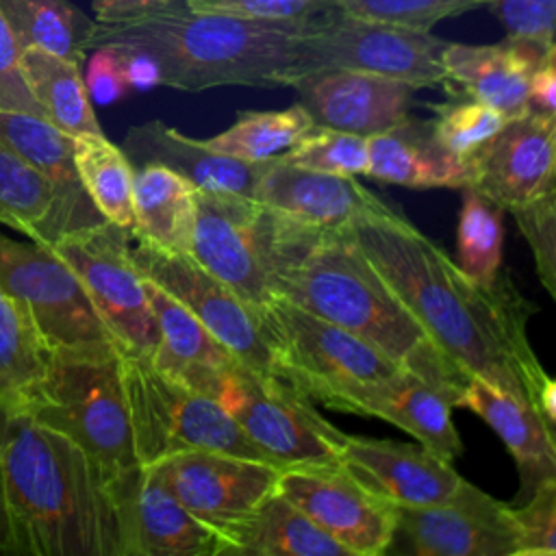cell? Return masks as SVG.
Returning a JSON list of instances; mask_svg holds the SVG:
<instances>
[{
    "label": "cell",
    "mask_w": 556,
    "mask_h": 556,
    "mask_svg": "<svg viewBox=\"0 0 556 556\" xmlns=\"http://www.w3.org/2000/svg\"><path fill=\"white\" fill-rule=\"evenodd\" d=\"M345 232L465 376L513 393L556 426V382L526 332L536 306L506 271L489 287L476 285L397 208L363 215Z\"/></svg>",
    "instance_id": "6da1fadb"
},
{
    "label": "cell",
    "mask_w": 556,
    "mask_h": 556,
    "mask_svg": "<svg viewBox=\"0 0 556 556\" xmlns=\"http://www.w3.org/2000/svg\"><path fill=\"white\" fill-rule=\"evenodd\" d=\"M306 20L243 17L193 9L180 0L124 22H96L89 50L109 46L146 54L159 70V85L180 91L291 87L300 76Z\"/></svg>",
    "instance_id": "7a4b0ae2"
},
{
    "label": "cell",
    "mask_w": 556,
    "mask_h": 556,
    "mask_svg": "<svg viewBox=\"0 0 556 556\" xmlns=\"http://www.w3.org/2000/svg\"><path fill=\"white\" fill-rule=\"evenodd\" d=\"M0 471L17 556H122L109 480L74 441L4 415Z\"/></svg>",
    "instance_id": "3957f363"
},
{
    "label": "cell",
    "mask_w": 556,
    "mask_h": 556,
    "mask_svg": "<svg viewBox=\"0 0 556 556\" xmlns=\"http://www.w3.org/2000/svg\"><path fill=\"white\" fill-rule=\"evenodd\" d=\"M285 298L374 345L397 367L443 389L454 406L465 376L424 332L345 230H326L280 276Z\"/></svg>",
    "instance_id": "277c9868"
},
{
    "label": "cell",
    "mask_w": 556,
    "mask_h": 556,
    "mask_svg": "<svg viewBox=\"0 0 556 556\" xmlns=\"http://www.w3.org/2000/svg\"><path fill=\"white\" fill-rule=\"evenodd\" d=\"M324 232L254 198L195 189L189 254L258 311L276 298L282 271Z\"/></svg>",
    "instance_id": "5b68a950"
},
{
    "label": "cell",
    "mask_w": 556,
    "mask_h": 556,
    "mask_svg": "<svg viewBox=\"0 0 556 556\" xmlns=\"http://www.w3.org/2000/svg\"><path fill=\"white\" fill-rule=\"evenodd\" d=\"M24 415L74 441L109 482L139 467L117 348L48 350Z\"/></svg>",
    "instance_id": "8992f818"
},
{
    "label": "cell",
    "mask_w": 556,
    "mask_h": 556,
    "mask_svg": "<svg viewBox=\"0 0 556 556\" xmlns=\"http://www.w3.org/2000/svg\"><path fill=\"white\" fill-rule=\"evenodd\" d=\"M122 380L139 465L187 450L269 463L219 400L161 374L148 358L122 354Z\"/></svg>",
    "instance_id": "52a82bcc"
},
{
    "label": "cell",
    "mask_w": 556,
    "mask_h": 556,
    "mask_svg": "<svg viewBox=\"0 0 556 556\" xmlns=\"http://www.w3.org/2000/svg\"><path fill=\"white\" fill-rule=\"evenodd\" d=\"M445 43L430 30L330 7L306 20L300 43V76L317 70H356L404 80L417 89L445 87L447 74L441 61Z\"/></svg>",
    "instance_id": "ba28073f"
},
{
    "label": "cell",
    "mask_w": 556,
    "mask_h": 556,
    "mask_svg": "<svg viewBox=\"0 0 556 556\" xmlns=\"http://www.w3.org/2000/svg\"><path fill=\"white\" fill-rule=\"evenodd\" d=\"M258 313L271 334L278 378L313 404L328 408L343 391L400 369L354 332L285 298H274Z\"/></svg>",
    "instance_id": "9c48e42d"
},
{
    "label": "cell",
    "mask_w": 556,
    "mask_h": 556,
    "mask_svg": "<svg viewBox=\"0 0 556 556\" xmlns=\"http://www.w3.org/2000/svg\"><path fill=\"white\" fill-rule=\"evenodd\" d=\"M248 439L278 467H339L343 430L326 421L315 404L287 382L256 374L241 363L215 395Z\"/></svg>",
    "instance_id": "30bf717a"
},
{
    "label": "cell",
    "mask_w": 556,
    "mask_h": 556,
    "mask_svg": "<svg viewBox=\"0 0 556 556\" xmlns=\"http://www.w3.org/2000/svg\"><path fill=\"white\" fill-rule=\"evenodd\" d=\"M0 287L26 311L46 350L117 348L83 282L50 245L0 230Z\"/></svg>",
    "instance_id": "8fae6325"
},
{
    "label": "cell",
    "mask_w": 556,
    "mask_h": 556,
    "mask_svg": "<svg viewBox=\"0 0 556 556\" xmlns=\"http://www.w3.org/2000/svg\"><path fill=\"white\" fill-rule=\"evenodd\" d=\"M50 250L78 276L117 350L150 361L159 345V328L143 276L130 254V232L102 222L59 237Z\"/></svg>",
    "instance_id": "7c38bea8"
},
{
    "label": "cell",
    "mask_w": 556,
    "mask_h": 556,
    "mask_svg": "<svg viewBox=\"0 0 556 556\" xmlns=\"http://www.w3.org/2000/svg\"><path fill=\"white\" fill-rule=\"evenodd\" d=\"M132 241L130 254L143 278L185 304L243 367L278 378L271 334L254 306L206 271L191 254L167 252L139 239Z\"/></svg>",
    "instance_id": "4fadbf2b"
},
{
    "label": "cell",
    "mask_w": 556,
    "mask_h": 556,
    "mask_svg": "<svg viewBox=\"0 0 556 556\" xmlns=\"http://www.w3.org/2000/svg\"><path fill=\"white\" fill-rule=\"evenodd\" d=\"M161 484L204 526L226 534L276 491L282 467L228 452L187 450L152 465Z\"/></svg>",
    "instance_id": "5bb4252c"
},
{
    "label": "cell",
    "mask_w": 556,
    "mask_h": 556,
    "mask_svg": "<svg viewBox=\"0 0 556 556\" xmlns=\"http://www.w3.org/2000/svg\"><path fill=\"white\" fill-rule=\"evenodd\" d=\"M393 543L415 556H515L517 528L510 504L463 478L439 504L395 506Z\"/></svg>",
    "instance_id": "9a60e30c"
},
{
    "label": "cell",
    "mask_w": 556,
    "mask_h": 556,
    "mask_svg": "<svg viewBox=\"0 0 556 556\" xmlns=\"http://www.w3.org/2000/svg\"><path fill=\"white\" fill-rule=\"evenodd\" d=\"M276 491L350 556H380L391 547L395 506L369 493L341 467H282Z\"/></svg>",
    "instance_id": "2e32d148"
},
{
    "label": "cell",
    "mask_w": 556,
    "mask_h": 556,
    "mask_svg": "<svg viewBox=\"0 0 556 556\" xmlns=\"http://www.w3.org/2000/svg\"><path fill=\"white\" fill-rule=\"evenodd\" d=\"M122 556H217L219 536L139 465L109 482Z\"/></svg>",
    "instance_id": "e0dca14e"
},
{
    "label": "cell",
    "mask_w": 556,
    "mask_h": 556,
    "mask_svg": "<svg viewBox=\"0 0 556 556\" xmlns=\"http://www.w3.org/2000/svg\"><path fill=\"white\" fill-rule=\"evenodd\" d=\"M556 115L523 113L465 159L467 185L491 198L504 211L556 189Z\"/></svg>",
    "instance_id": "ac0fdd59"
},
{
    "label": "cell",
    "mask_w": 556,
    "mask_h": 556,
    "mask_svg": "<svg viewBox=\"0 0 556 556\" xmlns=\"http://www.w3.org/2000/svg\"><path fill=\"white\" fill-rule=\"evenodd\" d=\"M339 467L361 486L393 506H428L447 500L463 476L450 460L421 443L345 434L337 447Z\"/></svg>",
    "instance_id": "d6986e66"
},
{
    "label": "cell",
    "mask_w": 556,
    "mask_h": 556,
    "mask_svg": "<svg viewBox=\"0 0 556 556\" xmlns=\"http://www.w3.org/2000/svg\"><path fill=\"white\" fill-rule=\"evenodd\" d=\"M315 126L371 137L410 113L417 87L356 70H317L291 83Z\"/></svg>",
    "instance_id": "ffe728a7"
},
{
    "label": "cell",
    "mask_w": 556,
    "mask_h": 556,
    "mask_svg": "<svg viewBox=\"0 0 556 556\" xmlns=\"http://www.w3.org/2000/svg\"><path fill=\"white\" fill-rule=\"evenodd\" d=\"M328 408L389 421L450 463L463 454L452 421L454 400L408 369L400 367L387 378L356 384L337 395Z\"/></svg>",
    "instance_id": "44dd1931"
},
{
    "label": "cell",
    "mask_w": 556,
    "mask_h": 556,
    "mask_svg": "<svg viewBox=\"0 0 556 556\" xmlns=\"http://www.w3.org/2000/svg\"><path fill=\"white\" fill-rule=\"evenodd\" d=\"M252 198L269 208L321 230H345L369 213L395 211L354 176H337L306 169L285 161H269L261 172Z\"/></svg>",
    "instance_id": "7402d4cb"
},
{
    "label": "cell",
    "mask_w": 556,
    "mask_h": 556,
    "mask_svg": "<svg viewBox=\"0 0 556 556\" xmlns=\"http://www.w3.org/2000/svg\"><path fill=\"white\" fill-rule=\"evenodd\" d=\"M0 139L11 146L52 189L54 208L48 243L59 237L106 222L80 185L74 163V137L41 115L0 111Z\"/></svg>",
    "instance_id": "603a6c76"
},
{
    "label": "cell",
    "mask_w": 556,
    "mask_h": 556,
    "mask_svg": "<svg viewBox=\"0 0 556 556\" xmlns=\"http://www.w3.org/2000/svg\"><path fill=\"white\" fill-rule=\"evenodd\" d=\"M554 48L508 37L500 43L471 46L447 41L441 54L447 85L456 96H469L500 111L506 119L528 113V83L532 70Z\"/></svg>",
    "instance_id": "cb8c5ba5"
},
{
    "label": "cell",
    "mask_w": 556,
    "mask_h": 556,
    "mask_svg": "<svg viewBox=\"0 0 556 556\" xmlns=\"http://www.w3.org/2000/svg\"><path fill=\"white\" fill-rule=\"evenodd\" d=\"M143 289L159 328V345L150 363L161 374L215 397L224 376L239 365V361L165 289L148 278H143Z\"/></svg>",
    "instance_id": "d4e9b609"
},
{
    "label": "cell",
    "mask_w": 556,
    "mask_h": 556,
    "mask_svg": "<svg viewBox=\"0 0 556 556\" xmlns=\"http://www.w3.org/2000/svg\"><path fill=\"white\" fill-rule=\"evenodd\" d=\"M122 152L132 167L156 163L185 176L195 189L248 198H252L254 185L269 163L232 159L208 148L206 141L191 139L159 119L128 128L122 141Z\"/></svg>",
    "instance_id": "484cf974"
},
{
    "label": "cell",
    "mask_w": 556,
    "mask_h": 556,
    "mask_svg": "<svg viewBox=\"0 0 556 556\" xmlns=\"http://www.w3.org/2000/svg\"><path fill=\"white\" fill-rule=\"evenodd\" d=\"M456 406L476 413L515 458L521 486L513 504L532 495L543 482L556 480L554 428L530 404L482 378H469Z\"/></svg>",
    "instance_id": "4316f807"
},
{
    "label": "cell",
    "mask_w": 556,
    "mask_h": 556,
    "mask_svg": "<svg viewBox=\"0 0 556 556\" xmlns=\"http://www.w3.org/2000/svg\"><path fill=\"white\" fill-rule=\"evenodd\" d=\"M369 178L413 189H463L469 180L465 159L445 150L432 130V119L406 117L397 126L367 137Z\"/></svg>",
    "instance_id": "83f0119b"
},
{
    "label": "cell",
    "mask_w": 556,
    "mask_h": 556,
    "mask_svg": "<svg viewBox=\"0 0 556 556\" xmlns=\"http://www.w3.org/2000/svg\"><path fill=\"white\" fill-rule=\"evenodd\" d=\"M217 556H350L278 491L219 536Z\"/></svg>",
    "instance_id": "f1b7e54d"
},
{
    "label": "cell",
    "mask_w": 556,
    "mask_h": 556,
    "mask_svg": "<svg viewBox=\"0 0 556 556\" xmlns=\"http://www.w3.org/2000/svg\"><path fill=\"white\" fill-rule=\"evenodd\" d=\"M195 224V185L169 167H132L130 237L167 252H191Z\"/></svg>",
    "instance_id": "f546056e"
},
{
    "label": "cell",
    "mask_w": 556,
    "mask_h": 556,
    "mask_svg": "<svg viewBox=\"0 0 556 556\" xmlns=\"http://www.w3.org/2000/svg\"><path fill=\"white\" fill-rule=\"evenodd\" d=\"M22 70L43 117L72 137L100 135L80 65L43 48L22 50Z\"/></svg>",
    "instance_id": "4dcf8cb0"
},
{
    "label": "cell",
    "mask_w": 556,
    "mask_h": 556,
    "mask_svg": "<svg viewBox=\"0 0 556 556\" xmlns=\"http://www.w3.org/2000/svg\"><path fill=\"white\" fill-rule=\"evenodd\" d=\"M48 365V350L26 311L0 287V413L24 415Z\"/></svg>",
    "instance_id": "1f68e13d"
},
{
    "label": "cell",
    "mask_w": 556,
    "mask_h": 556,
    "mask_svg": "<svg viewBox=\"0 0 556 556\" xmlns=\"http://www.w3.org/2000/svg\"><path fill=\"white\" fill-rule=\"evenodd\" d=\"M0 13L24 48H43L74 63L89 52L93 20L70 0H0Z\"/></svg>",
    "instance_id": "d6a6232c"
},
{
    "label": "cell",
    "mask_w": 556,
    "mask_h": 556,
    "mask_svg": "<svg viewBox=\"0 0 556 556\" xmlns=\"http://www.w3.org/2000/svg\"><path fill=\"white\" fill-rule=\"evenodd\" d=\"M74 163L96 211L113 226L132 230V165L104 132L74 137Z\"/></svg>",
    "instance_id": "836d02e7"
},
{
    "label": "cell",
    "mask_w": 556,
    "mask_h": 556,
    "mask_svg": "<svg viewBox=\"0 0 556 556\" xmlns=\"http://www.w3.org/2000/svg\"><path fill=\"white\" fill-rule=\"evenodd\" d=\"M313 126L306 109L295 102L282 111H241L230 128L204 141L232 159L267 163L282 156Z\"/></svg>",
    "instance_id": "e575fe53"
},
{
    "label": "cell",
    "mask_w": 556,
    "mask_h": 556,
    "mask_svg": "<svg viewBox=\"0 0 556 556\" xmlns=\"http://www.w3.org/2000/svg\"><path fill=\"white\" fill-rule=\"evenodd\" d=\"M456 228V265L476 285L489 287L502 274L504 208L465 185Z\"/></svg>",
    "instance_id": "d590c367"
},
{
    "label": "cell",
    "mask_w": 556,
    "mask_h": 556,
    "mask_svg": "<svg viewBox=\"0 0 556 556\" xmlns=\"http://www.w3.org/2000/svg\"><path fill=\"white\" fill-rule=\"evenodd\" d=\"M54 195L46 178L0 139V224L48 243Z\"/></svg>",
    "instance_id": "8d00e7d4"
},
{
    "label": "cell",
    "mask_w": 556,
    "mask_h": 556,
    "mask_svg": "<svg viewBox=\"0 0 556 556\" xmlns=\"http://www.w3.org/2000/svg\"><path fill=\"white\" fill-rule=\"evenodd\" d=\"M282 159L315 172L358 176L367 174L369 146L363 135L313 126L282 154Z\"/></svg>",
    "instance_id": "74e56055"
},
{
    "label": "cell",
    "mask_w": 556,
    "mask_h": 556,
    "mask_svg": "<svg viewBox=\"0 0 556 556\" xmlns=\"http://www.w3.org/2000/svg\"><path fill=\"white\" fill-rule=\"evenodd\" d=\"M430 109L434 111V137L458 159L473 154L506 122V117L493 106L463 93L452 96L450 102L432 104Z\"/></svg>",
    "instance_id": "f35d334b"
},
{
    "label": "cell",
    "mask_w": 556,
    "mask_h": 556,
    "mask_svg": "<svg viewBox=\"0 0 556 556\" xmlns=\"http://www.w3.org/2000/svg\"><path fill=\"white\" fill-rule=\"evenodd\" d=\"M510 213L532 250L541 285L556 298V189L510 208Z\"/></svg>",
    "instance_id": "ab89813d"
},
{
    "label": "cell",
    "mask_w": 556,
    "mask_h": 556,
    "mask_svg": "<svg viewBox=\"0 0 556 556\" xmlns=\"http://www.w3.org/2000/svg\"><path fill=\"white\" fill-rule=\"evenodd\" d=\"M491 2L493 0H341L339 7L361 17L430 30V26L450 15L489 7Z\"/></svg>",
    "instance_id": "60d3db41"
},
{
    "label": "cell",
    "mask_w": 556,
    "mask_h": 556,
    "mask_svg": "<svg viewBox=\"0 0 556 556\" xmlns=\"http://www.w3.org/2000/svg\"><path fill=\"white\" fill-rule=\"evenodd\" d=\"M517 528L515 556H554L556 554V480L543 482L526 500L510 504Z\"/></svg>",
    "instance_id": "b9f144b4"
},
{
    "label": "cell",
    "mask_w": 556,
    "mask_h": 556,
    "mask_svg": "<svg viewBox=\"0 0 556 556\" xmlns=\"http://www.w3.org/2000/svg\"><path fill=\"white\" fill-rule=\"evenodd\" d=\"M489 9L500 17L508 37L554 48L556 0H493Z\"/></svg>",
    "instance_id": "7bdbcfd3"
},
{
    "label": "cell",
    "mask_w": 556,
    "mask_h": 556,
    "mask_svg": "<svg viewBox=\"0 0 556 556\" xmlns=\"http://www.w3.org/2000/svg\"><path fill=\"white\" fill-rule=\"evenodd\" d=\"M0 111H22L41 115L22 70V46L0 13Z\"/></svg>",
    "instance_id": "ee69618b"
},
{
    "label": "cell",
    "mask_w": 556,
    "mask_h": 556,
    "mask_svg": "<svg viewBox=\"0 0 556 556\" xmlns=\"http://www.w3.org/2000/svg\"><path fill=\"white\" fill-rule=\"evenodd\" d=\"M193 9L263 20H298L339 7L341 0H185Z\"/></svg>",
    "instance_id": "f6af8a7d"
},
{
    "label": "cell",
    "mask_w": 556,
    "mask_h": 556,
    "mask_svg": "<svg viewBox=\"0 0 556 556\" xmlns=\"http://www.w3.org/2000/svg\"><path fill=\"white\" fill-rule=\"evenodd\" d=\"M85 87L89 98L100 104H111L128 93V80L119 54L109 46L93 48V54L87 65Z\"/></svg>",
    "instance_id": "bcb514c9"
},
{
    "label": "cell",
    "mask_w": 556,
    "mask_h": 556,
    "mask_svg": "<svg viewBox=\"0 0 556 556\" xmlns=\"http://www.w3.org/2000/svg\"><path fill=\"white\" fill-rule=\"evenodd\" d=\"M528 111L556 115V52H549L530 74Z\"/></svg>",
    "instance_id": "7dc6e473"
},
{
    "label": "cell",
    "mask_w": 556,
    "mask_h": 556,
    "mask_svg": "<svg viewBox=\"0 0 556 556\" xmlns=\"http://www.w3.org/2000/svg\"><path fill=\"white\" fill-rule=\"evenodd\" d=\"M180 0H93L96 22H124L130 17H139Z\"/></svg>",
    "instance_id": "c3c4849f"
},
{
    "label": "cell",
    "mask_w": 556,
    "mask_h": 556,
    "mask_svg": "<svg viewBox=\"0 0 556 556\" xmlns=\"http://www.w3.org/2000/svg\"><path fill=\"white\" fill-rule=\"evenodd\" d=\"M0 554H15V536H13V526L9 517V506H7V495H4V484H2V471H0Z\"/></svg>",
    "instance_id": "681fc988"
}]
</instances>
